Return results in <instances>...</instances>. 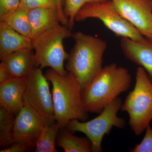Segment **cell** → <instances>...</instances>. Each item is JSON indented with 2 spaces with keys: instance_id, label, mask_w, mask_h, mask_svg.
<instances>
[{
  "instance_id": "7402d4cb",
  "label": "cell",
  "mask_w": 152,
  "mask_h": 152,
  "mask_svg": "<svg viewBox=\"0 0 152 152\" xmlns=\"http://www.w3.org/2000/svg\"><path fill=\"white\" fill-rule=\"evenodd\" d=\"M129 152H152V128L150 125L146 129L141 142L137 144Z\"/></svg>"
},
{
  "instance_id": "3957f363",
  "label": "cell",
  "mask_w": 152,
  "mask_h": 152,
  "mask_svg": "<svg viewBox=\"0 0 152 152\" xmlns=\"http://www.w3.org/2000/svg\"><path fill=\"white\" fill-rule=\"evenodd\" d=\"M132 81L126 68L115 63L105 66L82 94L86 110L100 113L121 94L129 89Z\"/></svg>"
},
{
  "instance_id": "52a82bcc",
  "label": "cell",
  "mask_w": 152,
  "mask_h": 152,
  "mask_svg": "<svg viewBox=\"0 0 152 152\" xmlns=\"http://www.w3.org/2000/svg\"><path fill=\"white\" fill-rule=\"evenodd\" d=\"M91 18L99 20L117 37L136 41H143L146 39L121 15L111 0L87 3L76 15L75 21H84Z\"/></svg>"
},
{
  "instance_id": "7a4b0ae2",
  "label": "cell",
  "mask_w": 152,
  "mask_h": 152,
  "mask_svg": "<svg viewBox=\"0 0 152 152\" xmlns=\"http://www.w3.org/2000/svg\"><path fill=\"white\" fill-rule=\"evenodd\" d=\"M75 45L67 60L66 69L73 74L80 86L82 94L102 69L106 41L81 31L73 33Z\"/></svg>"
},
{
  "instance_id": "277c9868",
  "label": "cell",
  "mask_w": 152,
  "mask_h": 152,
  "mask_svg": "<svg viewBox=\"0 0 152 152\" xmlns=\"http://www.w3.org/2000/svg\"><path fill=\"white\" fill-rule=\"evenodd\" d=\"M121 110L129 114V124L136 135L143 134L152 121V82L142 67L137 68L134 88L126 97Z\"/></svg>"
},
{
  "instance_id": "8fae6325",
  "label": "cell",
  "mask_w": 152,
  "mask_h": 152,
  "mask_svg": "<svg viewBox=\"0 0 152 152\" xmlns=\"http://www.w3.org/2000/svg\"><path fill=\"white\" fill-rule=\"evenodd\" d=\"M120 46L126 58L143 68L152 82V42L147 39L136 41L122 37Z\"/></svg>"
},
{
  "instance_id": "484cf974",
  "label": "cell",
  "mask_w": 152,
  "mask_h": 152,
  "mask_svg": "<svg viewBox=\"0 0 152 152\" xmlns=\"http://www.w3.org/2000/svg\"><path fill=\"white\" fill-rule=\"evenodd\" d=\"M151 3L152 7V0H151Z\"/></svg>"
},
{
  "instance_id": "d6986e66",
  "label": "cell",
  "mask_w": 152,
  "mask_h": 152,
  "mask_svg": "<svg viewBox=\"0 0 152 152\" xmlns=\"http://www.w3.org/2000/svg\"><path fill=\"white\" fill-rule=\"evenodd\" d=\"M16 115L0 107V146L5 148L13 143Z\"/></svg>"
},
{
  "instance_id": "9a60e30c",
  "label": "cell",
  "mask_w": 152,
  "mask_h": 152,
  "mask_svg": "<svg viewBox=\"0 0 152 152\" xmlns=\"http://www.w3.org/2000/svg\"><path fill=\"white\" fill-rule=\"evenodd\" d=\"M29 19L31 27V39L44 32L61 24L58 9L37 8L29 10Z\"/></svg>"
},
{
  "instance_id": "7c38bea8",
  "label": "cell",
  "mask_w": 152,
  "mask_h": 152,
  "mask_svg": "<svg viewBox=\"0 0 152 152\" xmlns=\"http://www.w3.org/2000/svg\"><path fill=\"white\" fill-rule=\"evenodd\" d=\"M26 79L14 78L0 84V107L17 115L24 105Z\"/></svg>"
},
{
  "instance_id": "603a6c76",
  "label": "cell",
  "mask_w": 152,
  "mask_h": 152,
  "mask_svg": "<svg viewBox=\"0 0 152 152\" xmlns=\"http://www.w3.org/2000/svg\"><path fill=\"white\" fill-rule=\"evenodd\" d=\"M21 0H0V21L18 8Z\"/></svg>"
},
{
  "instance_id": "8992f818",
  "label": "cell",
  "mask_w": 152,
  "mask_h": 152,
  "mask_svg": "<svg viewBox=\"0 0 152 152\" xmlns=\"http://www.w3.org/2000/svg\"><path fill=\"white\" fill-rule=\"evenodd\" d=\"M123 103L122 100L118 97L95 118L84 122L72 120L66 128L72 132L84 134L91 142L92 152H102V142L104 136L109 134L113 127L120 129H124L126 127V120L118 116Z\"/></svg>"
},
{
  "instance_id": "d4e9b609",
  "label": "cell",
  "mask_w": 152,
  "mask_h": 152,
  "mask_svg": "<svg viewBox=\"0 0 152 152\" xmlns=\"http://www.w3.org/2000/svg\"><path fill=\"white\" fill-rule=\"evenodd\" d=\"M14 78L15 77L6 70L0 64V84Z\"/></svg>"
},
{
  "instance_id": "5b68a950",
  "label": "cell",
  "mask_w": 152,
  "mask_h": 152,
  "mask_svg": "<svg viewBox=\"0 0 152 152\" xmlns=\"http://www.w3.org/2000/svg\"><path fill=\"white\" fill-rule=\"evenodd\" d=\"M72 35L67 26L60 24L32 39L37 67L42 69L48 67L60 75H65L67 71L65 69L64 63L68 59L69 54L65 50L63 42Z\"/></svg>"
},
{
  "instance_id": "ffe728a7",
  "label": "cell",
  "mask_w": 152,
  "mask_h": 152,
  "mask_svg": "<svg viewBox=\"0 0 152 152\" xmlns=\"http://www.w3.org/2000/svg\"><path fill=\"white\" fill-rule=\"evenodd\" d=\"M21 4L29 10L41 7L58 9L61 24L68 26V20L64 14L61 0H21Z\"/></svg>"
},
{
  "instance_id": "30bf717a",
  "label": "cell",
  "mask_w": 152,
  "mask_h": 152,
  "mask_svg": "<svg viewBox=\"0 0 152 152\" xmlns=\"http://www.w3.org/2000/svg\"><path fill=\"white\" fill-rule=\"evenodd\" d=\"M49 124L28 104L16 116L14 125L13 143L35 144L44 128Z\"/></svg>"
},
{
  "instance_id": "ba28073f",
  "label": "cell",
  "mask_w": 152,
  "mask_h": 152,
  "mask_svg": "<svg viewBox=\"0 0 152 152\" xmlns=\"http://www.w3.org/2000/svg\"><path fill=\"white\" fill-rule=\"evenodd\" d=\"M26 82L24 103L29 105L49 124L56 122L48 81L43 74L42 69L35 68L26 78Z\"/></svg>"
},
{
  "instance_id": "e0dca14e",
  "label": "cell",
  "mask_w": 152,
  "mask_h": 152,
  "mask_svg": "<svg viewBox=\"0 0 152 152\" xmlns=\"http://www.w3.org/2000/svg\"><path fill=\"white\" fill-rule=\"evenodd\" d=\"M29 10L21 4L18 8L1 21L21 34L31 39Z\"/></svg>"
},
{
  "instance_id": "cb8c5ba5",
  "label": "cell",
  "mask_w": 152,
  "mask_h": 152,
  "mask_svg": "<svg viewBox=\"0 0 152 152\" xmlns=\"http://www.w3.org/2000/svg\"><path fill=\"white\" fill-rule=\"evenodd\" d=\"M35 144H23L20 143H13L11 145L2 149L0 152H25L35 148Z\"/></svg>"
},
{
  "instance_id": "5bb4252c",
  "label": "cell",
  "mask_w": 152,
  "mask_h": 152,
  "mask_svg": "<svg viewBox=\"0 0 152 152\" xmlns=\"http://www.w3.org/2000/svg\"><path fill=\"white\" fill-rule=\"evenodd\" d=\"M26 49L33 50L31 39L21 34L4 22L0 21L1 61L14 52Z\"/></svg>"
},
{
  "instance_id": "ac0fdd59",
  "label": "cell",
  "mask_w": 152,
  "mask_h": 152,
  "mask_svg": "<svg viewBox=\"0 0 152 152\" xmlns=\"http://www.w3.org/2000/svg\"><path fill=\"white\" fill-rule=\"evenodd\" d=\"M61 127L57 122L48 125L41 132L36 142V152H58L56 142Z\"/></svg>"
},
{
  "instance_id": "9c48e42d",
  "label": "cell",
  "mask_w": 152,
  "mask_h": 152,
  "mask_svg": "<svg viewBox=\"0 0 152 152\" xmlns=\"http://www.w3.org/2000/svg\"><path fill=\"white\" fill-rule=\"evenodd\" d=\"M122 16L145 38L152 42V7L151 0H111Z\"/></svg>"
},
{
  "instance_id": "4fadbf2b",
  "label": "cell",
  "mask_w": 152,
  "mask_h": 152,
  "mask_svg": "<svg viewBox=\"0 0 152 152\" xmlns=\"http://www.w3.org/2000/svg\"><path fill=\"white\" fill-rule=\"evenodd\" d=\"M0 64L15 78L27 77L36 68L33 49H26L12 53L1 61Z\"/></svg>"
},
{
  "instance_id": "44dd1931",
  "label": "cell",
  "mask_w": 152,
  "mask_h": 152,
  "mask_svg": "<svg viewBox=\"0 0 152 152\" xmlns=\"http://www.w3.org/2000/svg\"><path fill=\"white\" fill-rule=\"evenodd\" d=\"M108 1L109 0H65L64 13L68 20V27L71 30L73 29L76 15L85 4L93 2H105Z\"/></svg>"
},
{
  "instance_id": "2e32d148",
  "label": "cell",
  "mask_w": 152,
  "mask_h": 152,
  "mask_svg": "<svg viewBox=\"0 0 152 152\" xmlns=\"http://www.w3.org/2000/svg\"><path fill=\"white\" fill-rule=\"evenodd\" d=\"M56 144L65 152H92V145L89 139L87 137L74 135L66 128L60 129Z\"/></svg>"
},
{
  "instance_id": "6da1fadb",
  "label": "cell",
  "mask_w": 152,
  "mask_h": 152,
  "mask_svg": "<svg viewBox=\"0 0 152 152\" xmlns=\"http://www.w3.org/2000/svg\"><path fill=\"white\" fill-rule=\"evenodd\" d=\"M45 75L52 84L55 119L61 129L66 127L72 120L87 121L89 113L84 106L80 86L73 74L67 71L62 75L50 68Z\"/></svg>"
}]
</instances>
